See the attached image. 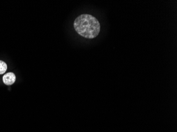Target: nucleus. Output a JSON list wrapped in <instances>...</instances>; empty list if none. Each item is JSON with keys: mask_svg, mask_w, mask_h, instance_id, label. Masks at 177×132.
I'll return each mask as SVG.
<instances>
[{"mask_svg": "<svg viewBox=\"0 0 177 132\" xmlns=\"http://www.w3.org/2000/svg\"><path fill=\"white\" fill-rule=\"evenodd\" d=\"M74 28L77 33L83 37L93 39L100 31V24L95 17L88 14L79 15L74 22Z\"/></svg>", "mask_w": 177, "mask_h": 132, "instance_id": "1", "label": "nucleus"}, {"mask_svg": "<svg viewBox=\"0 0 177 132\" xmlns=\"http://www.w3.org/2000/svg\"><path fill=\"white\" fill-rule=\"evenodd\" d=\"M16 80V77L13 73H8L4 74L3 77V81L6 85H11L15 83Z\"/></svg>", "mask_w": 177, "mask_h": 132, "instance_id": "2", "label": "nucleus"}, {"mask_svg": "<svg viewBox=\"0 0 177 132\" xmlns=\"http://www.w3.org/2000/svg\"><path fill=\"white\" fill-rule=\"evenodd\" d=\"M7 65L5 62L0 60V74H3L7 70Z\"/></svg>", "mask_w": 177, "mask_h": 132, "instance_id": "3", "label": "nucleus"}]
</instances>
